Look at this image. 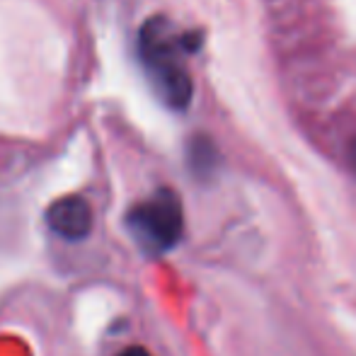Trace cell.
I'll return each mask as SVG.
<instances>
[{
	"mask_svg": "<svg viewBox=\"0 0 356 356\" xmlns=\"http://www.w3.org/2000/svg\"><path fill=\"white\" fill-rule=\"evenodd\" d=\"M194 34H177L163 17H153L143 24L138 37V54L153 80L160 97L175 109H184L192 99V78L179 61V54L197 49Z\"/></svg>",
	"mask_w": 356,
	"mask_h": 356,
	"instance_id": "cell-1",
	"label": "cell"
},
{
	"mask_svg": "<svg viewBox=\"0 0 356 356\" xmlns=\"http://www.w3.org/2000/svg\"><path fill=\"white\" fill-rule=\"evenodd\" d=\"M127 228L138 248L150 257L170 252L184 233L182 202L172 189H158L148 199L129 209Z\"/></svg>",
	"mask_w": 356,
	"mask_h": 356,
	"instance_id": "cell-2",
	"label": "cell"
},
{
	"mask_svg": "<svg viewBox=\"0 0 356 356\" xmlns=\"http://www.w3.org/2000/svg\"><path fill=\"white\" fill-rule=\"evenodd\" d=\"M47 225L63 240H85L92 233V209L83 197L68 194L47 209Z\"/></svg>",
	"mask_w": 356,
	"mask_h": 356,
	"instance_id": "cell-3",
	"label": "cell"
},
{
	"mask_svg": "<svg viewBox=\"0 0 356 356\" xmlns=\"http://www.w3.org/2000/svg\"><path fill=\"white\" fill-rule=\"evenodd\" d=\"M213 148L209 145L204 138H197L192 145V168L197 175H207L211 170V163H213Z\"/></svg>",
	"mask_w": 356,
	"mask_h": 356,
	"instance_id": "cell-4",
	"label": "cell"
},
{
	"mask_svg": "<svg viewBox=\"0 0 356 356\" xmlns=\"http://www.w3.org/2000/svg\"><path fill=\"white\" fill-rule=\"evenodd\" d=\"M117 356H153L148 352V349H143V347H127V349H122Z\"/></svg>",
	"mask_w": 356,
	"mask_h": 356,
	"instance_id": "cell-5",
	"label": "cell"
},
{
	"mask_svg": "<svg viewBox=\"0 0 356 356\" xmlns=\"http://www.w3.org/2000/svg\"><path fill=\"white\" fill-rule=\"evenodd\" d=\"M349 160H352V168H354V172H356V138H354V143H352V150H349Z\"/></svg>",
	"mask_w": 356,
	"mask_h": 356,
	"instance_id": "cell-6",
	"label": "cell"
}]
</instances>
